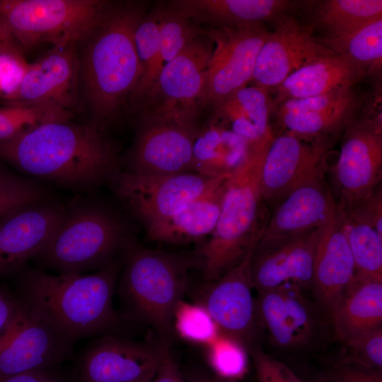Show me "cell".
Returning <instances> with one entry per match:
<instances>
[{
	"instance_id": "6da1fadb",
	"label": "cell",
	"mask_w": 382,
	"mask_h": 382,
	"mask_svg": "<svg viewBox=\"0 0 382 382\" xmlns=\"http://www.w3.org/2000/svg\"><path fill=\"white\" fill-rule=\"evenodd\" d=\"M146 11L142 1H110L77 42L79 108L103 130L119 119L141 76L134 35Z\"/></svg>"
},
{
	"instance_id": "7a4b0ae2",
	"label": "cell",
	"mask_w": 382,
	"mask_h": 382,
	"mask_svg": "<svg viewBox=\"0 0 382 382\" xmlns=\"http://www.w3.org/2000/svg\"><path fill=\"white\" fill-rule=\"evenodd\" d=\"M0 161L23 175L82 190L99 186L120 169L105 130L73 119L47 122L0 141Z\"/></svg>"
},
{
	"instance_id": "3957f363",
	"label": "cell",
	"mask_w": 382,
	"mask_h": 382,
	"mask_svg": "<svg viewBox=\"0 0 382 382\" xmlns=\"http://www.w3.org/2000/svg\"><path fill=\"white\" fill-rule=\"evenodd\" d=\"M122 265V255L88 274H52L25 265L16 274L19 298L73 342L112 334L123 320L112 303Z\"/></svg>"
},
{
	"instance_id": "277c9868",
	"label": "cell",
	"mask_w": 382,
	"mask_h": 382,
	"mask_svg": "<svg viewBox=\"0 0 382 382\" xmlns=\"http://www.w3.org/2000/svg\"><path fill=\"white\" fill-rule=\"evenodd\" d=\"M122 266L117 288L125 309L122 318L150 325L160 340L169 343L189 273L199 266L198 256L151 249L132 236L122 252Z\"/></svg>"
},
{
	"instance_id": "5b68a950",
	"label": "cell",
	"mask_w": 382,
	"mask_h": 382,
	"mask_svg": "<svg viewBox=\"0 0 382 382\" xmlns=\"http://www.w3.org/2000/svg\"><path fill=\"white\" fill-rule=\"evenodd\" d=\"M272 139L248 145L244 160L227 180L216 226L196 253L205 282L218 279L240 262L265 228L268 219L260 179Z\"/></svg>"
},
{
	"instance_id": "8992f818",
	"label": "cell",
	"mask_w": 382,
	"mask_h": 382,
	"mask_svg": "<svg viewBox=\"0 0 382 382\" xmlns=\"http://www.w3.org/2000/svg\"><path fill=\"white\" fill-rule=\"evenodd\" d=\"M132 237L122 219L93 202L67 207L66 216L32 260L57 274L98 271L117 257Z\"/></svg>"
},
{
	"instance_id": "52a82bcc",
	"label": "cell",
	"mask_w": 382,
	"mask_h": 382,
	"mask_svg": "<svg viewBox=\"0 0 382 382\" xmlns=\"http://www.w3.org/2000/svg\"><path fill=\"white\" fill-rule=\"evenodd\" d=\"M213 50L214 42L207 30L163 67L143 95L129 106L132 112L199 130L207 113L205 76Z\"/></svg>"
},
{
	"instance_id": "ba28073f",
	"label": "cell",
	"mask_w": 382,
	"mask_h": 382,
	"mask_svg": "<svg viewBox=\"0 0 382 382\" xmlns=\"http://www.w3.org/2000/svg\"><path fill=\"white\" fill-rule=\"evenodd\" d=\"M110 1L0 0V23L23 50L80 41L99 21Z\"/></svg>"
},
{
	"instance_id": "9c48e42d",
	"label": "cell",
	"mask_w": 382,
	"mask_h": 382,
	"mask_svg": "<svg viewBox=\"0 0 382 382\" xmlns=\"http://www.w3.org/2000/svg\"><path fill=\"white\" fill-rule=\"evenodd\" d=\"M336 137L282 131L270 143L261 171V192L274 208L301 185L325 178Z\"/></svg>"
},
{
	"instance_id": "30bf717a",
	"label": "cell",
	"mask_w": 382,
	"mask_h": 382,
	"mask_svg": "<svg viewBox=\"0 0 382 382\" xmlns=\"http://www.w3.org/2000/svg\"><path fill=\"white\" fill-rule=\"evenodd\" d=\"M342 133L334 174L335 199L345 214L381 185V113L357 115Z\"/></svg>"
},
{
	"instance_id": "8fae6325",
	"label": "cell",
	"mask_w": 382,
	"mask_h": 382,
	"mask_svg": "<svg viewBox=\"0 0 382 382\" xmlns=\"http://www.w3.org/2000/svg\"><path fill=\"white\" fill-rule=\"evenodd\" d=\"M224 175L209 178L194 172L139 175L119 169L109 181L121 202L145 226L180 210Z\"/></svg>"
},
{
	"instance_id": "7c38bea8",
	"label": "cell",
	"mask_w": 382,
	"mask_h": 382,
	"mask_svg": "<svg viewBox=\"0 0 382 382\" xmlns=\"http://www.w3.org/2000/svg\"><path fill=\"white\" fill-rule=\"evenodd\" d=\"M253 248L220 277L206 282L196 302L208 311L220 335L249 351L255 347L254 342L261 326L250 272Z\"/></svg>"
},
{
	"instance_id": "4fadbf2b",
	"label": "cell",
	"mask_w": 382,
	"mask_h": 382,
	"mask_svg": "<svg viewBox=\"0 0 382 382\" xmlns=\"http://www.w3.org/2000/svg\"><path fill=\"white\" fill-rule=\"evenodd\" d=\"M23 304L18 316L0 334V376L54 370L71 355L74 342Z\"/></svg>"
},
{
	"instance_id": "5bb4252c",
	"label": "cell",
	"mask_w": 382,
	"mask_h": 382,
	"mask_svg": "<svg viewBox=\"0 0 382 382\" xmlns=\"http://www.w3.org/2000/svg\"><path fill=\"white\" fill-rule=\"evenodd\" d=\"M214 50L205 76L207 110L251 82L270 31L264 25L208 30Z\"/></svg>"
},
{
	"instance_id": "9a60e30c",
	"label": "cell",
	"mask_w": 382,
	"mask_h": 382,
	"mask_svg": "<svg viewBox=\"0 0 382 382\" xmlns=\"http://www.w3.org/2000/svg\"><path fill=\"white\" fill-rule=\"evenodd\" d=\"M5 105L79 109L77 42L52 47L29 63Z\"/></svg>"
},
{
	"instance_id": "2e32d148",
	"label": "cell",
	"mask_w": 382,
	"mask_h": 382,
	"mask_svg": "<svg viewBox=\"0 0 382 382\" xmlns=\"http://www.w3.org/2000/svg\"><path fill=\"white\" fill-rule=\"evenodd\" d=\"M197 132L166 120L137 116L135 136L125 157L124 171L139 175L192 172Z\"/></svg>"
},
{
	"instance_id": "e0dca14e",
	"label": "cell",
	"mask_w": 382,
	"mask_h": 382,
	"mask_svg": "<svg viewBox=\"0 0 382 382\" xmlns=\"http://www.w3.org/2000/svg\"><path fill=\"white\" fill-rule=\"evenodd\" d=\"M159 357V342L154 345L103 335L84 350L76 382H151Z\"/></svg>"
},
{
	"instance_id": "ac0fdd59",
	"label": "cell",
	"mask_w": 382,
	"mask_h": 382,
	"mask_svg": "<svg viewBox=\"0 0 382 382\" xmlns=\"http://www.w3.org/2000/svg\"><path fill=\"white\" fill-rule=\"evenodd\" d=\"M275 24L258 52L251 80L269 92L298 69L336 54L295 18L286 15Z\"/></svg>"
},
{
	"instance_id": "d6986e66",
	"label": "cell",
	"mask_w": 382,
	"mask_h": 382,
	"mask_svg": "<svg viewBox=\"0 0 382 382\" xmlns=\"http://www.w3.org/2000/svg\"><path fill=\"white\" fill-rule=\"evenodd\" d=\"M322 227L257 242L250 263L254 289L259 293L286 284L311 287Z\"/></svg>"
},
{
	"instance_id": "ffe728a7",
	"label": "cell",
	"mask_w": 382,
	"mask_h": 382,
	"mask_svg": "<svg viewBox=\"0 0 382 382\" xmlns=\"http://www.w3.org/2000/svg\"><path fill=\"white\" fill-rule=\"evenodd\" d=\"M67 207L41 201L0 218V277L16 274L64 221Z\"/></svg>"
},
{
	"instance_id": "44dd1931",
	"label": "cell",
	"mask_w": 382,
	"mask_h": 382,
	"mask_svg": "<svg viewBox=\"0 0 382 382\" xmlns=\"http://www.w3.org/2000/svg\"><path fill=\"white\" fill-rule=\"evenodd\" d=\"M363 99L353 88L283 101L274 112L282 131L337 137L353 119Z\"/></svg>"
},
{
	"instance_id": "7402d4cb",
	"label": "cell",
	"mask_w": 382,
	"mask_h": 382,
	"mask_svg": "<svg viewBox=\"0 0 382 382\" xmlns=\"http://www.w3.org/2000/svg\"><path fill=\"white\" fill-rule=\"evenodd\" d=\"M301 290L296 284H286L259 292L256 298L260 325L278 347H303L314 335V317Z\"/></svg>"
},
{
	"instance_id": "603a6c76",
	"label": "cell",
	"mask_w": 382,
	"mask_h": 382,
	"mask_svg": "<svg viewBox=\"0 0 382 382\" xmlns=\"http://www.w3.org/2000/svg\"><path fill=\"white\" fill-rule=\"evenodd\" d=\"M342 212L325 178L299 186L274 208L257 242L325 226Z\"/></svg>"
},
{
	"instance_id": "cb8c5ba5",
	"label": "cell",
	"mask_w": 382,
	"mask_h": 382,
	"mask_svg": "<svg viewBox=\"0 0 382 382\" xmlns=\"http://www.w3.org/2000/svg\"><path fill=\"white\" fill-rule=\"evenodd\" d=\"M341 212L322 227L316 247L311 287L320 307L330 318L354 275V263L342 230Z\"/></svg>"
},
{
	"instance_id": "d4e9b609",
	"label": "cell",
	"mask_w": 382,
	"mask_h": 382,
	"mask_svg": "<svg viewBox=\"0 0 382 382\" xmlns=\"http://www.w3.org/2000/svg\"><path fill=\"white\" fill-rule=\"evenodd\" d=\"M166 4L198 25L214 30L276 23L298 4L287 0H173Z\"/></svg>"
},
{
	"instance_id": "484cf974",
	"label": "cell",
	"mask_w": 382,
	"mask_h": 382,
	"mask_svg": "<svg viewBox=\"0 0 382 382\" xmlns=\"http://www.w3.org/2000/svg\"><path fill=\"white\" fill-rule=\"evenodd\" d=\"M230 175H224L208 192L173 214L146 224L149 239L186 244L208 238L217 223Z\"/></svg>"
},
{
	"instance_id": "4316f807",
	"label": "cell",
	"mask_w": 382,
	"mask_h": 382,
	"mask_svg": "<svg viewBox=\"0 0 382 382\" xmlns=\"http://www.w3.org/2000/svg\"><path fill=\"white\" fill-rule=\"evenodd\" d=\"M274 109L270 93L251 86L211 107L207 114L208 118L221 123L250 145L274 136L270 124Z\"/></svg>"
},
{
	"instance_id": "83f0119b",
	"label": "cell",
	"mask_w": 382,
	"mask_h": 382,
	"mask_svg": "<svg viewBox=\"0 0 382 382\" xmlns=\"http://www.w3.org/2000/svg\"><path fill=\"white\" fill-rule=\"evenodd\" d=\"M366 75L363 69L335 54L298 69L270 93L275 107L287 100L352 88Z\"/></svg>"
},
{
	"instance_id": "f1b7e54d",
	"label": "cell",
	"mask_w": 382,
	"mask_h": 382,
	"mask_svg": "<svg viewBox=\"0 0 382 382\" xmlns=\"http://www.w3.org/2000/svg\"><path fill=\"white\" fill-rule=\"evenodd\" d=\"M330 318L343 343L382 327V282L354 275Z\"/></svg>"
},
{
	"instance_id": "f546056e",
	"label": "cell",
	"mask_w": 382,
	"mask_h": 382,
	"mask_svg": "<svg viewBox=\"0 0 382 382\" xmlns=\"http://www.w3.org/2000/svg\"><path fill=\"white\" fill-rule=\"evenodd\" d=\"M248 148L243 139L207 117L193 143L192 172L209 178L230 174L244 160Z\"/></svg>"
},
{
	"instance_id": "4dcf8cb0",
	"label": "cell",
	"mask_w": 382,
	"mask_h": 382,
	"mask_svg": "<svg viewBox=\"0 0 382 382\" xmlns=\"http://www.w3.org/2000/svg\"><path fill=\"white\" fill-rule=\"evenodd\" d=\"M207 32V30L176 12L166 3H160L159 45L156 57L146 79L130 96L127 108L143 95L166 64Z\"/></svg>"
},
{
	"instance_id": "1f68e13d",
	"label": "cell",
	"mask_w": 382,
	"mask_h": 382,
	"mask_svg": "<svg viewBox=\"0 0 382 382\" xmlns=\"http://www.w3.org/2000/svg\"><path fill=\"white\" fill-rule=\"evenodd\" d=\"M382 17L381 0H326L313 14V25L324 31L323 37L348 34Z\"/></svg>"
},
{
	"instance_id": "d6a6232c",
	"label": "cell",
	"mask_w": 382,
	"mask_h": 382,
	"mask_svg": "<svg viewBox=\"0 0 382 382\" xmlns=\"http://www.w3.org/2000/svg\"><path fill=\"white\" fill-rule=\"evenodd\" d=\"M335 54L363 69L378 73L382 62V17L340 37L317 38Z\"/></svg>"
},
{
	"instance_id": "836d02e7",
	"label": "cell",
	"mask_w": 382,
	"mask_h": 382,
	"mask_svg": "<svg viewBox=\"0 0 382 382\" xmlns=\"http://www.w3.org/2000/svg\"><path fill=\"white\" fill-rule=\"evenodd\" d=\"M341 226L354 260V276L382 282V235L344 214Z\"/></svg>"
},
{
	"instance_id": "e575fe53",
	"label": "cell",
	"mask_w": 382,
	"mask_h": 382,
	"mask_svg": "<svg viewBox=\"0 0 382 382\" xmlns=\"http://www.w3.org/2000/svg\"><path fill=\"white\" fill-rule=\"evenodd\" d=\"M76 114L54 106L0 107V141L6 140L47 122L74 119Z\"/></svg>"
},
{
	"instance_id": "d590c367",
	"label": "cell",
	"mask_w": 382,
	"mask_h": 382,
	"mask_svg": "<svg viewBox=\"0 0 382 382\" xmlns=\"http://www.w3.org/2000/svg\"><path fill=\"white\" fill-rule=\"evenodd\" d=\"M45 198V192L41 185L0 161V218Z\"/></svg>"
},
{
	"instance_id": "8d00e7d4",
	"label": "cell",
	"mask_w": 382,
	"mask_h": 382,
	"mask_svg": "<svg viewBox=\"0 0 382 382\" xmlns=\"http://www.w3.org/2000/svg\"><path fill=\"white\" fill-rule=\"evenodd\" d=\"M173 326L175 333L197 345L207 346L220 335L214 320L202 306L184 300L176 308Z\"/></svg>"
},
{
	"instance_id": "74e56055",
	"label": "cell",
	"mask_w": 382,
	"mask_h": 382,
	"mask_svg": "<svg viewBox=\"0 0 382 382\" xmlns=\"http://www.w3.org/2000/svg\"><path fill=\"white\" fill-rule=\"evenodd\" d=\"M207 359L214 375L228 382L241 378L247 370V349L224 335L206 346Z\"/></svg>"
},
{
	"instance_id": "f35d334b",
	"label": "cell",
	"mask_w": 382,
	"mask_h": 382,
	"mask_svg": "<svg viewBox=\"0 0 382 382\" xmlns=\"http://www.w3.org/2000/svg\"><path fill=\"white\" fill-rule=\"evenodd\" d=\"M159 27L160 4H158L146 11L135 31V45L141 69L137 86L146 79L156 57L159 45Z\"/></svg>"
},
{
	"instance_id": "ab89813d",
	"label": "cell",
	"mask_w": 382,
	"mask_h": 382,
	"mask_svg": "<svg viewBox=\"0 0 382 382\" xmlns=\"http://www.w3.org/2000/svg\"><path fill=\"white\" fill-rule=\"evenodd\" d=\"M344 344L345 351L338 365H353L369 369H381L382 327Z\"/></svg>"
},
{
	"instance_id": "60d3db41",
	"label": "cell",
	"mask_w": 382,
	"mask_h": 382,
	"mask_svg": "<svg viewBox=\"0 0 382 382\" xmlns=\"http://www.w3.org/2000/svg\"><path fill=\"white\" fill-rule=\"evenodd\" d=\"M250 352L258 382H301L288 366L258 347Z\"/></svg>"
},
{
	"instance_id": "b9f144b4",
	"label": "cell",
	"mask_w": 382,
	"mask_h": 382,
	"mask_svg": "<svg viewBox=\"0 0 382 382\" xmlns=\"http://www.w3.org/2000/svg\"><path fill=\"white\" fill-rule=\"evenodd\" d=\"M345 216L368 225L382 235V185L354 205Z\"/></svg>"
},
{
	"instance_id": "7bdbcfd3",
	"label": "cell",
	"mask_w": 382,
	"mask_h": 382,
	"mask_svg": "<svg viewBox=\"0 0 382 382\" xmlns=\"http://www.w3.org/2000/svg\"><path fill=\"white\" fill-rule=\"evenodd\" d=\"M28 64L24 56L0 54V98L4 101L18 88Z\"/></svg>"
},
{
	"instance_id": "ee69618b",
	"label": "cell",
	"mask_w": 382,
	"mask_h": 382,
	"mask_svg": "<svg viewBox=\"0 0 382 382\" xmlns=\"http://www.w3.org/2000/svg\"><path fill=\"white\" fill-rule=\"evenodd\" d=\"M328 382H382V376L379 370L337 364L330 374Z\"/></svg>"
},
{
	"instance_id": "f6af8a7d",
	"label": "cell",
	"mask_w": 382,
	"mask_h": 382,
	"mask_svg": "<svg viewBox=\"0 0 382 382\" xmlns=\"http://www.w3.org/2000/svg\"><path fill=\"white\" fill-rule=\"evenodd\" d=\"M158 365L151 382H186L170 352L169 343L159 340Z\"/></svg>"
},
{
	"instance_id": "bcb514c9",
	"label": "cell",
	"mask_w": 382,
	"mask_h": 382,
	"mask_svg": "<svg viewBox=\"0 0 382 382\" xmlns=\"http://www.w3.org/2000/svg\"><path fill=\"white\" fill-rule=\"evenodd\" d=\"M20 298L0 287V334L15 320L23 308Z\"/></svg>"
},
{
	"instance_id": "7dc6e473",
	"label": "cell",
	"mask_w": 382,
	"mask_h": 382,
	"mask_svg": "<svg viewBox=\"0 0 382 382\" xmlns=\"http://www.w3.org/2000/svg\"><path fill=\"white\" fill-rule=\"evenodd\" d=\"M0 382H64L54 370H40L0 376Z\"/></svg>"
},
{
	"instance_id": "c3c4849f",
	"label": "cell",
	"mask_w": 382,
	"mask_h": 382,
	"mask_svg": "<svg viewBox=\"0 0 382 382\" xmlns=\"http://www.w3.org/2000/svg\"><path fill=\"white\" fill-rule=\"evenodd\" d=\"M2 54L23 56V50L11 33L0 23V54Z\"/></svg>"
},
{
	"instance_id": "681fc988",
	"label": "cell",
	"mask_w": 382,
	"mask_h": 382,
	"mask_svg": "<svg viewBox=\"0 0 382 382\" xmlns=\"http://www.w3.org/2000/svg\"><path fill=\"white\" fill-rule=\"evenodd\" d=\"M188 382H228L215 375L205 373H195L190 376Z\"/></svg>"
}]
</instances>
